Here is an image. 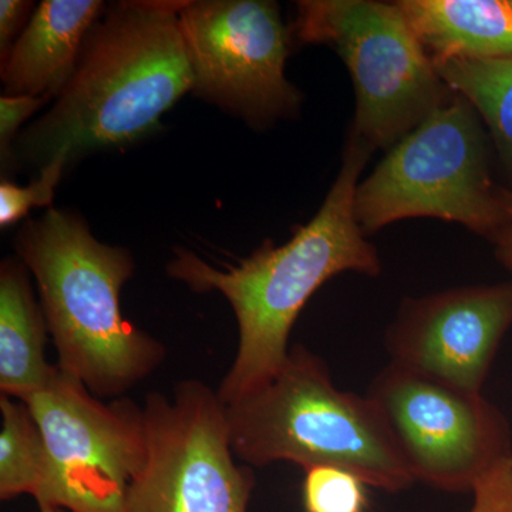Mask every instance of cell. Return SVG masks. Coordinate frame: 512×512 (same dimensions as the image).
Segmentation results:
<instances>
[{"label":"cell","instance_id":"cell-4","mask_svg":"<svg viewBox=\"0 0 512 512\" xmlns=\"http://www.w3.org/2000/svg\"><path fill=\"white\" fill-rule=\"evenodd\" d=\"M225 406L232 451L249 467H342L387 493L416 483L372 400L338 389L305 346H292L274 377Z\"/></svg>","mask_w":512,"mask_h":512},{"label":"cell","instance_id":"cell-11","mask_svg":"<svg viewBox=\"0 0 512 512\" xmlns=\"http://www.w3.org/2000/svg\"><path fill=\"white\" fill-rule=\"evenodd\" d=\"M511 328L512 282L468 286L404 301L386 348L394 365L483 393Z\"/></svg>","mask_w":512,"mask_h":512},{"label":"cell","instance_id":"cell-15","mask_svg":"<svg viewBox=\"0 0 512 512\" xmlns=\"http://www.w3.org/2000/svg\"><path fill=\"white\" fill-rule=\"evenodd\" d=\"M448 89L470 101L512 178V57L434 63Z\"/></svg>","mask_w":512,"mask_h":512},{"label":"cell","instance_id":"cell-8","mask_svg":"<svg viewBox=\"0 0 512 512\" xmlns=\"http://www.w3.org/2000/svg\"><path fill=\"white\" fill-rule=\"evenodd\" d=\"M148 456L124 512H248L255 476L237 464L227 406L200 380L151 392L143 406Z\"/></svg>","mask_w":512,"mask_h":512},{"label":"cell","instance_id":"cell-22","mask_svg":"<svg viewBox=\"0 0 512 512\" xmlns=\"http://www.w3.org/2000/svg\"><path fill=\"white\" fill-rule=\"evenodd\" d=\"M498 195L503 205L505 220L503 227L493 239L495 258L504 268L512 272V190L498 188Z\"/></svg>","mask_w":512,"mask_h":512},{"label":"cell","instance_id":"cell-7","mask_svg":"<svg viewBox=\"0 0 512 512\" xmlns=\"http://www.w3.org/2000/svg\"><path fill=\"white\" fill-rule=\"evenodd\" d=\"M25 403L46 447L39 508L124 512L128 488L147 463L143 406L126 397L104 403L59 366Z\"/></svg>","mask_w":512,"mask_h":512},{"label":"cell","instance_id":"cell-5","mask_svg":"<svg viewBox=\"0 0 512 512\" xmlns=\"http://www.w3.org/2000/svg\"><path fill=\"white\" fill-rule=\"evenodd\" d=\"M355 212L365 235L431 217L493 241L505 215L491 178L488 134L470 101L450 89L357 185Z\"/></svg>","mask_w":512,"mask_h":512},{"label":"cell","instance_id":"cell-21","mask_svg":"<svg viewBox=\"0 0 512 512\" xmlns=\"http://www.w3.org/2000/svg\"><path fill=\"white\" fill-rule=\"evenodd\" d=\"M32 9L33 3L25 0L0 2V62L8 57L16 40L22 35L26 28V19L29 18Z\"/></svg>","mask_w":512,"mask_h":512},{"label":"cell","instance_id":"cell-17","mask_svg":"<svg viewBox=\"0 0 512 512\" xmlns=\"http://www.w3.org/2000/svg\"><path fill=\"white\" fill-rule=\"evenodd\" d=\"M367 487L346 468L309 467L303 480V507L306 512H367Z\"/></svg>","mask_w":512,"mask_h":512},{"label":"cell","instance_id":"cell-20","mask_svg":"<svg viewBox=\"0 0 512 512\" xmlns=\"http://www.w3.org/2000/svg\"><path fill=\"white\" fill-rule=\"evenodd\" d=\"M49 99L30 96H6L0 97V160L2 171L12 170L16 165L15 137L19 128L37 110L42 109Z\"/></svg>","mask_w":512,"mask_h":512},{"label":"cell","instance_id":"cell-12","mask_svg":"<svg viewBox=\"0 0 512 512\" xmlns=\"http://www.w3.org/2000/svg\"><path fill=\"white\" fill-rule=\"evenodd\" d=\"M107 6L101 0H45L2 62L6 96L57 99L76 70L90 29Z\"/></svg>","mask_w":512,"mask_h":512},{"label":"cell","instance_id":"cell-6","mask_svg":"<svg viewBox=\"0 0 512 512\" xmlns=\"http://www.w3.org/2000/svg\"><path fill=\"white\" fill-rule=\"evenodd\" d=\"M296 39L328 45L352 76L353 136L389 151L446 99L450 89L396 3L302 0Z\"/></svg>","mask_w":512,"mask_h":512},{"label":"cell","instance_id":"cell-23","mask_svg":"<svg viewBox=\"0 0 512 512\" xmlns=\"http://www.w3.org/2000/svg\"><path fill=\"white\" fill-rule=\"evenodd\" d=\"M40 512H67L64 510H59V508H39Z\"/></svg>","mask_w":512,"mask_h":512},{"label":"cell","instance_id":"cell-10","mask_svg":"<svg viewBox=\"0 0 512 512\" xmlns=\"http://www.w3.org/2000/svg\"><path fill=\"white\" fill-rule=\"evenodd\" d=\"M192 93L252 127L292 119L302 93L285 77L289 30L271 0H195L180 10Z\"/></svg>","mask_w":512,"mask_h":512},{"label":"cell","instance_id":"cell-18","mask_svg":"<svg viewBox=\"0 0 512 512\" xmlns=\"http://www.w3.org/2000/svg\"><path fill=\"white\" fill-rule=\"evenodd\" d=\"M64 167L60 161L46 165L39 177L26 187L2 180L0 184V227L8 228L25 218L35 207H49L55 191L63 178Z\"/></svg>","mask_w":512,"mask_h":512},{"label":"cell","instance_id":"cell-2","mask_svg":"<svg viewBox=\"0 0 512 512\" xmlns=\"http://www.w3.org/2000/svg\"><path fill=\"white\" fill-rule=\"evenodd\" d=\"M184 3L138 0L106 8L52 109L20 133L16 161L39 170L55 161L69 168L157 131L194 86L180 25Z\"/></svg>","mask_w":512,"mask_h":512},{"label":"cell","instance_id":"cell-1","mask_svg":"<svg viewBox=\"0 0 512 512\" xmlns=\"http://www.w3.org/2000/svg\"><path fill=\"white\" fill-rule=\"evenodd\" d=\"M372 148L350 134L338 178L318 214L286 244L265 241L224 269L188 249H174L167 274L198 293L220 292L234 309L238 352L218 387L224 404L268 382L284 365L289 336L303 306L343 272L377 276L382 262L357 222L355 197Z\"/></svg>","mask_w":512,"mask_h":512},{"label":"cell","instance_id":"cell-9","mask_svg":"<svg viewBox=\"0 0 512 512\" xmlns=\"http://www.w3.org/2000/svg\"><path fill=\"white\" fill-rule=\"evenodd\" d=\"M366 396L383 417L414 481L437 490H473L512 453L508 420L483 393L389 363Z\"/></svg>","mask_w":512,"mask_h":512},{"label":"cell","instance_id":"cell-14","mask_svg":"<svg viewBox=\"0 0 512 512\" xmlns=\"http://www.w3.org/2000/svg\"><path fill=\"white\" fill-rule=\"evenodd\" d=\"M47 323L20 259L0 266V392L28 400L52 379L57 365L47 363Z\"/></svg>","mask_w":512,"mask_h":512},{"label":"cell","instance_id":"cell-19","mask_svg":"<svg viewBox=\"0 0 512 512\" xmlns=\"http://www.w3.org/2000/svg\"><path fill=\"white\" fill-rule=\"evenodd\" d=\"M471 493L467 512H512V453L485 471Z\"/></svg>","mask_w":512,"mask_h":512},{"label":"cell","instance_id":"cell-3","mask_svg":"<svg viewBox=\"0 0 512 512\" xmlns=\"http://www.w3.org/2000/svg\"><path fill=\"white\" fill-rule=\"evenodd\" d=\"M15 249L35 278L62 372L113 400L156 372L163 343L121 312V289L136 269L130 251L103 244L80 215L56 208L25 222Z\"/></svg>","mask_w":512,"mask_h":512},{"label":"cell","instance_id":"cell-16","mask_svg":"<svg viewBox=\"0 0 512 512\" xmlns=\"http://www.w3.org/2000/svg\"><path fill=\"white\" fill-rule=\"evenodd\" d=\"M0 412V498L5 501L23 494L35 498L46 466L42 431L22 400L2 394Z\"/></svg>","mask_w":512,"mask_h":512},{"label":"cell","instance_id":"cell-13","mask_svg":"<svg viewBox=\"0 0 512 512\" xmlns=\"http://www.w3.org/2000/svg\"><path fill=\"white\" fill-rule=\"evenodd\" d=\"M433 63L512 57V0L396 2Z\"/></svg>","mask_w":512,"mask_h":512}]
</instances>
